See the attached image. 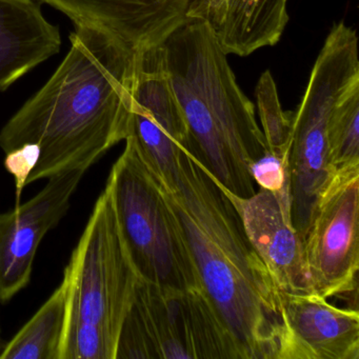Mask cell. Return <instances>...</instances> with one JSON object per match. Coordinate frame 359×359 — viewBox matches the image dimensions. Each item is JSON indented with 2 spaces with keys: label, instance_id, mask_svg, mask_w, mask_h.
<instances>
[{
  "label": "cell",
  "instance_id": "obj_1",
  "mask_svg": "<svg viewBox=\"0 0 359 359\" xmlns=\"http://www.w3.org/2000/svg\"><path fill=\"white\" fill-rule=\"evenodd\" d=\"M71 48L51 79L8 121L0 148L39 147L27 186L87 172L129 136L140 51L104 31L75 25Z\"/></svg>",
  "mask_w": 359,
  "mask_h": 359
},
{
  "label": "cell",
  "instance_id": "obj_2",
  "mask_svg": "<svg viewBox=\"0 0 359 359\" xmlns=\"http://www.w3.org/2000/svg\"><path fill=\"white\" fill-rule=\"evenodd\" d=\"M153 180L233 358L276 359L281 292L230 199L186 148L173 184Z\"/></svg>",
  "mask_w": 359,
  "mask_h": 359
},
{
  "label": "cell",
  "instance_id": "obj_3",
  "mask_svg": "<svg viewBox=\"0 0 359 359\" xmlns=\"http://www.w3.org/2000/svg\"><path fill=\"white\" fill-rule=\"evenodd\" d=\"M170 85L190 135L189 151L231 194L252 196L254 161L266 154L253 102L237 83L222 49L205 22L188 18L163 45Z\"/></svg>",
  "mask_w": 359,
  "mask_h": 359
},
{
  "label": "cell",
  "instance_id": "obj_4",
  "mask_svg": "<svg viewBox=\"0 0 359 359\" xmlns=\"http://www.w3.org/2000/svg\"><path fill=\"white\" fill-rule=\"evenodd\" d=\"M116 359H234L199 290L138 279L121 323Z\"/></svg>",
  "mask_w": 359,
  "mask_h": 359
},
{
  "label": "cell",
  "instance_id": "obj_5",
  "mask_svg": "<svg viewBox=\"0 0 359 359\" xmlns=\"http://www.w3.org/2000/svg\"><path fill=\"white\" fill-rule=\"evenodd\" d=\"M125 142L106 187L136 271L150 283L198 290L192 262L161 193L131 138Z\"/></svg>",
  "mask_w": 359,
  "mask_h": 359
},
{
  "label": "cell",
  "instance_id": "obj_6",
  "mask_svg": "<svg viewBox=\"0 0 359 359\" xmlns=\"http://www.w3.org/2000/svg\"><path fill=\"white\" fill-rule=\"evenodd\" d=\"M64 277L69 283L67 320L100 325L118 340L140 275L107 187L94 205Z\"/></svg>",
  "mask_w": 359,
  "mask_h": 359
},
{
  "label": "cell",
  "instance_id": "obj_7",
  "mask_svg": "<svg viewBox=\"0 0 359 359\" xmlns=\"http://www.w3.org/2000/svg\"><path fill=\"white\" fill-rule=\"evenodd\" d=\"M357 65L335 51L319 52L302 102L293 112L287 154L290 218L304 243L321 191L334 174L327 123L336 100L358 79Z\"/></svg>",
  "mask_w": 359,
  "mask_h": 359
},
{
  "label": "cell",
  "instance_id": "obj_8",
  "mask_svg": "<svg viewBox=\"0 0 359 359\" xmlns=\"http://www.w3.org/2000/svg\"><path fill=\"white\" fill-rule=\"evenodd\" d=\"M359 165L336 170L319 195L304 243L310 293H357L359 269Z\"/></svg>",
  "mask_w": 359,
  "mask_h": 359
},
{
  "label": "cell",
  "instance_id": "obj_9",
  "mask_svg": "<svg viewBox=\"0 0 359 359\" xmlns=\"http://www.w3.org/2000/svg\"><path fill=\"white\" fill-rule=\"evenodd\" d=\"M85 173L75 170L53 176L30 201L0 213V304L30 283L39 245L68 213Z\"/></svg>",
  "mask_w": 359,
  "mask_h": 359
},
{
  "label": "cell",
  "instance_id": "obj_10",
  "mask_svg": "<svg viewBox=\"0 0 359 359\" xmlns=\"http://www.w3.org/2000/svg\"><path fill=\"white\" fill-rule=\"evenodd\" d=\"M276 359H359L358 311L281 292Z\"/></svg>",
  "mask_w": 359,
  "mask_h": 359
},
{
  "label": "cell",
  "instance_id": "obj_11",
  "mask_svg": "<svg viewBox=\"0 0 359 359\" xmlns=\"http://www.w3.org/2000/svg\"><path fill=\"white\" fill-rule=\"evenodd\" d=\"M74 25L104 31L137 51L163 45L188 18L191 0H37Z\"/></svg>",
  "mask_w": 359,
  "mask_h": 359
},
{
  "label": "cell",
  "instance_id": "obj_12",
  "mask_svg": "<svg viewBox=\"0 0 359 359\" xmlns=\"http://www.w3.org/2000/svg\"><path fill=\"white\" fill-rule=\"evenodd\" d=\"M222 191L234 205L245 235L279 291L310 293L304 269V245L292 226L289 210L278 197L262 189L248 198L231 194L224 189Z\"/></svg>",
  "mask_w": 359,
  "mask_h": 359
},
{
  "label": "cell",
  "instance_id": "obj_13",
  "mask_svg": "<svg viewBox=\"0 0 359 359\" xmlns=\"http://www.w3.org/2000/svg\"><path fill=\"white\" fill-rule=\"evenodd\" d=\"M287 0H191L187 18L203 20L226 54L248 56L280 41Z\"/></svg>",
  "mask_w": 359,
  "mask_h": 359
},
{
  "label": "cell",
  "instance_id": "obj_14",
  "mask_svg": "<svg viewBox=\"0 0 359 359\" xmlns=\"http://www.w3.org/2000/svg\"><path fill=\"white\" fill-rule=\"evenodd\" d=\"M62 48L57 26L37 0H0V92L56 55Z\"/></svg>",
  "mask_w": 359,
  "mask_h": 359
},
{
  "label": "cell",
  "instance_id": "obj_15",
  "mask_svg": "<svg viewBox=\"0 0 359 359\" xmlns=\"http://www.w3.org/2000/svg\"><path fill=\"white\" fill-rule=\"evenodd\" d=\"M128 137L151 176L161 184H173L180 150L189 144L182 115L169 107H144L132 102Z\"/></svg>",
  "mask_w": 359,
  "mask_h": 359
},
{
  "label": "cell",
  "instance_id": "obj_16",
  "mask_svg": "<svg viewBox=\"0 0 359 359\" xmlns=\"http://www.w3.org/2000/svg\"><path fill=\"white\" fill-rule=\"evenodd\" d=\"M68 302L69 283L64 277L32 318L6 342L0 359H60Z\"/></svg>",
  "mask_w": 359,
  "mask_h": 359
},
{
  "label": "cell",
  "instance_id": "obj_17",
  "mask_svg": "<svg viewBox=\"0 0 359 359\" xmlns=\"http://www.w3.org/2000/svg\"><path fill=\"white\" fill-rule=\"evenodd\" d=\"M330 161L334 171L359 165V79L340 94L327 123Z\"/></svg>",
  "mask_w": 359,
  "mask_h": 359
},
{
  "label": "cell",
  "instance_id": "obj_18",
  "mask_svg": "<svg viewBox=\"0 0 359 359\" xmlns=\"http://www.w3.org/2000/svg\"><path fill=\"white\" fill-rule=\"evenodd\" d=\"M258 114L269 152L287 158L291 142L293 112H285L280 104L272 73L260 75L255 88Z\"/></svg>",
  "mask_w": 359,
  "mask_h": 359
},
{
  "label": "cell",
  "instance_id": "obj_19",
  "mask_svg": "<svg viewBox=\"0 0 359 359\" xmlns=\"http://www.w3.org/2000/svg\"><path fill=\"white\" fill-rule=\"evenodd\" d=\"M117 337L83 320H67L60 359H116Z\"/></svg>",
  "mask_w": 359,
  "mask_h": 359
},
{
  "label": "cell",
  "instance_id": "obj_20",
  "mask_svg": "<svg viewBox=\"0 0 359 359\" xmlns=\"http://www.w3.org/2000/svg\"><path fill=\"white\" fill-rule=\"evenodd\" d=\"M250 174L254 184H257L262 190L274 193L290 211L287 158L266 151V154L252 163Z\"/></svg>",
  "mask_w": 359,
  "mask_h": 359
},
{
  "label": "cell",
  "instance_id": "obj_21",
  "mask_svg": "<svg viewBox=\"0 0 359 359\" xmlns=\"http://www.w3.org/2000/svg\"><path fill=\"white\" fill-rule=\"evenodd\" d=\"M41 150L35 144H25L6 153V170L15 180V207L20 205L22 190L27 187V180L39 163Z\"/></svg>",
  "mask_w": 359,
  "mask_h": 359
},
{
  "label": "cell",
  "instance_id": "obj_22",
  "mask_svg": "<svg viewBox=\"0 0 359 359\" xmlns=\"http://www.w3.org/2000/svg\"><path fill=\"white\" fill-rule=\"evenodd\" d=\"M6 342L5 340L3 339V336H1V330H0V354L3 353L4 348H5Z\"/></svg>",
  "mask_w": 359,
  "mask_h": 359
}]
</instances>
